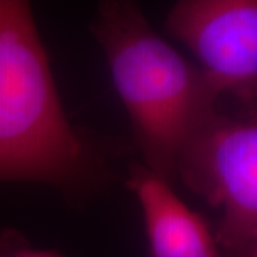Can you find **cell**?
I'll return each mask as SVG.
<instances>
[{
    "mask_svg": "<svg viewBox=\"0 0 257 257\" xmlns=\"http://www.w3.org/2000/svg\"><path fill=\"white\" fill-rule=\"evenodd\" d=\"M94 35L127 110L145 167L170 182L179 157L214 119L219 93L149 26L132 2H103Z\"/></svg>",
    "mask_w": 257,
    "mask_h": 257,
    "instance_id": "cell-1",
    "label": "cell"
},
{
    "mask_svg": "<svg viewBox=\"0 0 257 257\" xmlns=\"http://www.w3.org/2000/svg\"><path fill=\"white\" fill-rule=\"evenodd\" d=\"M94 173L90 147L64 114L30 5L0 0V182L72 192Z\"/></svg>",
    "mask_w": 257,
    "mask_h": 257,
    "instance_id": "cell-2",
    "label": "cell"
},
{
    "mask_svg": "<svg viewBox=\"0 0 257 257\" xmlns=\"http://www.w3.org/2000/svg\"><path fill=\"white\" fill-rule=\"evenodd\" d=\"M193 193L221 211L219 247L241 253L257 237V120L220 113L184 147L176 166Z\"/></svg>",
    "mask_w": 257,
    "mask_h": 257,
    "instance_id": "cell-3",
    "label": "cell"
},
{
    "mask_svg": "<svg viewBox=\"0 0 257 257\" xmlns=\"http://www.w3.org/2000/svg\"><path fill=\"white\" fill-rule=\"evenodd\" d=\"M213 89L257 120V0H182L166 19Z\"/></svg>",
    "mask_w": 257,
    "mask_h": 257,
    "instance_id": "cell-4",
    "label": "cell"
},
{
    "mask_svg": "<svg viewBox=\"0 0 257 257\" xmlns=\"http://www.w3.org/2000/svg\"><path fill=\"white\" fill-rule=\"evenodd\" d=\"M128 187L143 211L152 256L221 257L206 220L173 192L169 180L145 166H136Z\"/></svg>",
    "mask_w": 257,
    "mask_h": 257,
    "instance_id": "cell-5",
    "label": "cell"
},
{
    "mask_svg": "<svg viewBox=\"0 0 257 257\" xmlns=\"http://www.w3.org/2000/svg\"><path fill=\"white\" fill-rule=\"evenodd\" d=\"M0 257H66L55 250L33 247L16 230H0Z\"/></svg>",
    "mask_w": 257,
    "mask_h": 257,
    "instance_id": "cell-6",
    "label": "cell"
},
{
    "mask_svg": "<svg viewBox=\"0 0 257 257\" xmlns=\"http://www.w3.org/2000/svg\"><path fill=\"white\" fill-rule=\"evenodd\" d=\"M243 257H257V237L241 251Z\"/></svg>",
    "mask_w": 257,
    "mask_h": 257,
    "instance_id": "cell-7",
    "label": "cell"
}]
</instances>
